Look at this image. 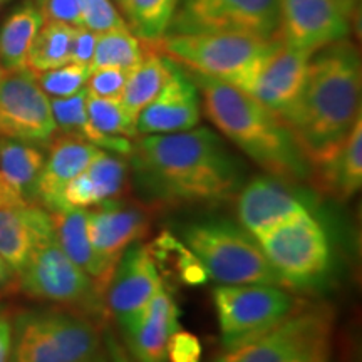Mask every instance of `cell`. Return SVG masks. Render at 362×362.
<instances>
[{"label":"cell","instance_id":"cell-1","mask_svg":"<svg viewBox=\"0 0 362 362\" xmlns=\"http://www.w3.org/2000/svg\"><path fill=\"white\" fill-rule=\"evenodd\" d=\"M129 160L139 189L161 205H218L243 185L240 161L203 126L138 136Z\"/></svg>","mask_w":362,"mask_h":362},{"label":"cell","instance_id":"cell-2","mask_svg":"<svg viewBox=\"0 0 362 362\" xmlns=\"http://www.w3.org/2000/svg\"><path fill=\"white\" fill-rule=\"evenodd\" d=\"M362 69L359 51L344 39L317 51L296 103L284 112L310 171L339 151L361 117Z\"/></svg>","mask_w":362,"mask_h":362},{"label":"cell","instance_id":"cell-3","mask_svg":"<svg viewBox=\"0 0 362 362\" xmlns=\"http://www.w3.org/2000/svg\"><path fill=\"white\" fill-rule=\"evenodd\" d=\"M188 74L198 86L202 110L210 123L262 170L285 183L310 178L304 153L277 112L232 84Z\"/></svg>","mask_w":362,"mask_h":362},{"label":"cell","instance_id":"cell-4","mask_svg":"<svg viewBox=\"0 0 362 362\" xmlns=\"http://www.w3.org/2000/svg\"><path fill=\"white\" fill-rule=\"evenodd\" d=\"M185 245L205 267L208 279L220 285H282L259 240L228 220H202L183 228Z\"/></svg>","mask_w":362,"mask_h":362},{"label":"cell","instance_id":"cell-5","mask_svg":"<svg viewBox=\"0 0 362 362\" xmlns=\"http://www.w3.org/2000/svg\"><path fill=\"white\" fill-rule=\"evenodd\" d=\"M103 330L84 315L25 312L12 324L8 362H94L104 354Z\"/></svg>","mask_w":362,"mask_h":362},{"label":"cell","instance_id":"cell-6","mask_svg":"<svg viewBox=\"0 0 362 362\" xmlns=\"http://www.w3.org/2000/svg\"><path fill=\"white\" fill-rule=\"evenodd\" d=\"M274 42L275 39L264 40L252 35L211 33L165 34L155 42L146 44L192 74L238 86Z\"/></svg>","mask_w":362,"mask_h":362},{"label":"cell","instance_id":"cell-7","mask_svg":"<svg viewBox=\"0 0 362 362\" xmlns=\"http://www.w3.org/2000/svg\"><path fill=\"white\" fill-rule=\"evenodd\" d=\"M214 304L225 352L262 337L302 309L287 287L267 284L218 285Z\"/></svg>","mask_w":362,"mask_h":362},{"label":"cell","instance_id":"cell-8","mask_svg":"<svg viewBox=\"0 0 362 362\" xmlns=\"http://www.w3.org/2000/svg\"><path fill=\"white\" fill-rule=\"evenodd\" d=\"M16 277L27 296L40 300L93 312H99L104 305V296L96 284L59 247L52 225L39 235Z\"/></svg>","mask_w":362,"mask_h":362},{"label":"cell","instance_id":"cell-9","mask_svg":"<svg viewBox=\"0 0 362 362\" xmlns=\"http://www.w3.org/2000/svg\"><path fill=\"white\" fill-rule=\"evenodd\" d=\"M257 240L269 264L288 287L312 285L327 274V233L309 211L282 221Z\"/></svg>","mask_w":362,"mask_h":362},{"label":"cell","instance_id":"cell-10","mask_svg":"<svg viewBox=\"0 0 362 362\" xmlns=\"http://www.w3.org/2000/svg\"><path fill=\"white\" fill-rule=\"evenodd\" d=\"M279 0H180L166 34L228 33L274 40Z\"/></svg>","mask_w":362,"mask_h":362},{"label":"cell","instance_id":"cell-11","mask_svg":"<svg viewBox=\"0 0 362 362\" xmlns=\"http://www.w3.org/2000/svg\"><path fill=\"white\" fill-rule=\"evenodd\" d=\"M330 332L332 314L327 307H302L270 332L226 351L215 362H309L330 349Z\"/></svg>","mask_w":362,"mask_h":362},{"label":"cell","instance_id":"cell-12","mask_svg":"<svg viewBox=\"0 0 362 362\" xmlns=\"http://www.w3.org/2000/svg\"><path fill=\"white\" fill-rule=\"evenodd\" d=\"M57 128L51 99L30 69L6 71L0 81V136L25 143H51Z\"/></svg>","mask_w":362,"mask_h":362},{"label":"cell","instance_id":"cell-13","mask_svg":"<svg viewBox=\"0 0 362 362\" xmlns=\"http://www.w3.org/2000/svg\"><path fill=\"white\" fill-rule=\"evenodd\" d=\"M314 54L288 47L275 39L272 47L235 88L245 90L270 111L282 116L304 88Z\"/></svg>","mask_w":362,"mask_h":362},{"label":"cell","instance_id":"cell-14","mask_svg":"<svg viewBox=\"0 0 362 362\" xmlns=\"http://www.w3.org/2000/svg\"><path fill=\"white\" fill-rule=\"evenodd\" d=\"M351 21L334 0H279V29L275 39L315 54L327 45L347 39Z\"/></svg>","mask_w":362,"mask_h":362},{"label":"cell","instance_id":"cell-15","mask_svg":"<svg viewBox=\"0 0 362 362\" xmlns=\"http://www.w3.org/2000/svg\"><path fill=\"white\" fill-rule=\"evenodd\" d=\"M151 226V214L141 203L112 198L88 210V230L94 252L116 269L121 255L141 242Z\"/></svg>","mask_w":362,"mask_h":362},{"label":"cell","instance_id":"cell-16","mask_svg":"<svg viewBox=\"0 0 362 362\" xmlns=\"http://www.w3.org/2000/svg\"><path fill=\"white\" fill-rule=\"evenodd\" d=\"M163 287L165 280L148 245L133 243L116 264L104 293V305L121 320L141 310Z\"/></svg>","mask_w":362,"mask_h":362},{"label":"cell","instance_id":"cell-17","mask_svg":"<svg viewBox=\"0 0 362 362\" xmlns=\"http://www.w3.org/2000/svg\"><path fill=\"white\" fill-rule=\"evenodd\" d=\"M202 98L192 76L173 62L170 79L136 119L138 136L180 133L202 121Z\"/></svg>","mask_w":362,"mask_h":362},{"label":"cell","instance_id":"cell-18","mask_svg":"<svg viewBox=\"0 0 362 362\" xmlns=\"http://www.w3.org/2000/svg\"><path fill=\"white\" fill-rule=\"evenodd\" d=\"M238 223L252 237L259 238L282 221L305 214V203L274 176H257L243 183L235 194Z\"/></svg>","mask_w":362,"mask_h":362},{"label":"cell","instance_id":"cell-19","mask_svg":"<svg viewBox=\"0 0 362 362\" xmlns=\"http://www.w3.org/2000/svg\"><path fill=\"white\" fill-rule=\"evenodd\" d=\"M117 322L136 362H166V346L180 329V310L165 285L141 310Z\"/></svg>","mask_w":362,"mask_h":362},{"label":"cell","instance_id":"cell-20","mask_svg":"<svg viewBox=\"0 0 362 362\" xmlns=\"http://www.w3.org/2000/svg\"><path fill=\"white\" fill-rule=\"evenodd\" d=\"M98 151V146L76 136L52 138L35 185V203L49 214L62 210L61 194L67 183L88 168Z\"/></svg>","mask_w":362,"mask_h":362},{"label":"cell","instance_id":"cell-21","mask_svg":"<svg viewBox=\"0 0 362 362\" xmlns=\"http://www.w3.org/2000/svg\"><path fill=\"white\" fill-rule=\"evenodd\" d=\"M128 181V161L123 156L99 149L83 173L71 180L61 194L62 210H89L101 203L119 198Z\"/></svg>","mask_w":362,"mask_h":362},{"label":"cell","instance_id":"cell-22","mask_svg":"<svg viewBox=\"0 0 362 362\" xmlns=\"http://www.w3.org/2000/svg\"><path fill=\"white\" fill-rule=\"evenodd\" d=\"M44 160L33 143L0 139V206L37 205L35 185Z\"/></svg>","mask_w":362,"mask_h":362},{"label":"cell","instance_id":"cell-23","mask_svg":"<svg viewBox=\"0 0 362 362\" xmlns=\"http://www.w3.org/2000/svg\"><path fill=\"white\" fill-rule=\"evenodd\" d=\"M51 220L59 247L69 259L96 284L99 292L106 293L115 269L104 262L94 252L88 230V210L67 208V210L52 211Z\"/></svg>","mask_w":362,"mask_h":362},{"label":"cell","instance_id":"cell-24","mask_svg":"<svg viewBox=\"0 0 362 362\" xmlns=\"http://www.w3.org/2000/svg\"><path fill=\"white\" fill-rule=\"evenodd\" d=\"M52 225L51 215L39 205L0 206V257L19 274L39 235Z\"/></svg>","mask_w":362,"mask_h":362},{"label":"cell","instance_id":"cell-25","mask_svg":"<svg viewBox=\"0 0 362 362\" xmlns=\"http://www.w3.org/2000/svg\"><path fill=\"white\" fill-rule=\"evenodd\" d=\"M315 183L339 202L349 200L362 185V117L347 134L346 141L327 163L314 170Z\"/></svg>","mask_w":362,"mask_h":362},{"label":"cell","instance_id":"cell-26","mask_svg":"<svg viewBox=\"0 0 362 362\" xmlns=\"http://www.w3.org/2000/svg\"><path fill=\"white\" fill-rule=\"evenodd\" d=\"M86 96H88V90L84 88L79 93L67 98H49L57 131L84 139V141L94 144L103 151L129 158L133 153L134 139L107 136L94 128L89 121L88 111H86Z\"/></svg>","mask_w":362,"mask_h":362},{"label":"cell","instance_id":"cell-27","mask_svg":"<svg viewBox=\"0 0 362 362\" xmlns=\"http://www.w3.org/2000/svg\"><path fill=\"white\" fill-rule=\"evenodd\" d=\"M171 71H173V62L146 44V52L141 61L133 69H129L119 98L134 121L138 119L139 112L158 96L163 86L170 79Z\"/></svg>","mask_w":362,"mask_h":362},{"label":"cell","instance_id":"cell-28","mask_svg":"<svg viewBox=\"0 0 362 362\" xmlns=\"http://www.w3.org/2000/svg\"><path fill=\"white\" fill-rule=\"evenodd\" d=\"M42 24V12L34 4H24L4 21L0 27V66L4 69H25L30 47Z\"/></svg>","mask_w":362,"mask_h":362},{"label":"cell","instance_id":"cell-29","mask_svg":"<svg viewBox=\"0 0 362 362\" xmlns=\"http://www.w3.org/2000/svg\"><path fill=\"white\" fill-rule=\"evenodd\" d=\"M146 52V44L136 35L128 24L112 27V29L96 33L93 61L89 71L101 67H117V69H133Z\"/></svg>","mask_w":362,"mask_h":362},{"label":"cell","instance_id":"cell-30","mask_svg":"<svg viewBox=\"0 0 362 362\" xmlns=\"http://www.w3.org/2000/svg\"><path fill=\"white\" fill-rule=\"evenodd\" d=\"M74 30V25L44 21L27 57V69L42 72L71 62V44Z\"/></svg>","mask_w":362,"mask_h":362},{"label":"cell","instance_id":"cell-31","mask_svg":"<svg viewBox=\"0 0 362 362\" xmlns=\"http://www.w3.org/2000/svg\"><path fill=\"white\" fill-rule=\"evenodd\" d=\"M180 0H124L131 30L144 42H155L168 30Z\"/></svg>","mask_w":362,"mask_h":362},{"label":"cell","instance_id":"cell-32","mask_svg":"<svg viewBox=\"0 0 362 362\" xmlns=\"http://www.w3.org/2000/svg\"><path fill=\"white\" fill-rule=\"evenodd\" d=\"M148 248L156 265L166 264V262L173 264L176 275L185 285L194 287V285H203L208 280V274L202 262L185 243L176 240L171 233H161L151 245H148Z\"/></svg>","mask_w":362,"mask_h":362},{"label":"cell","instance_id":"cell-33","mask_svg":"<svg viewBox=\"0 0 362 362\" xmlns=\"http://www.w3.org/2000/svg\"><path fill=\"white\" fill-rule=\"evenodd\" d=\"M86 111H88L90 123L101 133L117 136V138H138L136 121L126 111L119 98H98L88 93Z\"/></svg>","mask_w":362,"mask_h":362},{"label":"cell","instance_id":"cell-34","mask_svg":"<svg viewBox=\"0 0 362 362\" xmlns=\"http://www.w3.org/2000/svg\"><path fill=\"white\" fill-rule=\"evenodd\" d=\"M34 74L40 89L49 98H67L86 88L90 71L88 66L67 62L56 69L34 72Z\"/></svg>","mask_w":362,"mask_h":362},{"label":"cell","instance_id":"cell-35","mask_svg":"<svg viewBox=\"0 0 362 362\" xmlns=\"http://www.w3.org/2000/svg\"><path fill=\"white\" fill-rule=\"evenodd\" d=\"M79 4L83 8L84 27H88L93 33H103V30L126 24L111 0H79Z\"/></svg>","mask_w":362,"mask_h":362},{"label":"cell","instance_id":"cell-36","mask_svg":"<svg viewBox=\"0 0 362 362\" xmlns=\"http://www.w3.org/2000/svg\"><path fill=\"white\" fill-rule=\"evenodd\" d=\"M128 72L129 71L117 69V67H101V69L90 71L86 89L89 94L98 98H121Z\"/></svg>","mask_w":362,"mask_h":362},{"label":"cell","instance_id":"cell-37","mask_svg":"<svg viewBox=\"0 0 362 362\" xmlns=\"http://www.w3.org/2000/svg\"><path fill=\"white\" fill-rule=\"evenodd\" d=\"M202 354V342L194 334L181 329L171 334L166 346V362H200Z\"/></svg>","mask_w":362,"mask_h":362},{"label":"cell","instance_id":"cell-38","mask_svg":"<svg viewBox=\"0 0 362 362\" xmlns=\"http://www.w3.org/2000/svg\"><path fill=\"white\" fill-rule=\"evenodd\" d=\"M40 12H42L44 21L62 22V24L74 27L84 25L79 0H44L40 4Z\"/></svg>","mask_w":362,"mask_h":362},{"label":"cell","instance_id":"cell-39","mask_svg":"<svg viewBox=\"0 0 362 362\" xmlns=\"http://www.w3.org/2000/svg\"><path fill=\"white\" fill-rule=\"evenodd\" d=\"M94 45H96V33H93L84 25L76 27L71 44V62L89 67L90 61H93Z\"/></svg>","mask_w":362,"mask_h":362},{"label":"cell","instance_id":"cell-40","mask_svg":"<svg viewBox=\"0 0 362 362\" xmlns=\"http://www.w3.org/2000/svg\"><path fill=\"white\" fill-rule=\"evenodd\" d=\"M103 341L107 362H136L134 357L129 354V351L126 349L124 344L119 341V337L116 336L111 327H104Z\"/></svg>","mask_w":362,"mask_h":362},{"label":"cell","instance_id":"cell-41","mask_svg":"<svg viewBox=\"0 0 362 362\" xmlns=\"http://www.w3.org/2000/svg\"><path fill=\"white\" fill-rule=\"evenodd\" d=\"M12 351V320L0 314V362L11 361Z\"/></svg>","mask_w":362,"mask_h":362},{"label":"cell","instance_id":"cell-42","mask_svg":"<svg viewBox=\"0 0 362 362\" xmlns=\"http://www.w3.org/2000/svg\"><path fill=\"white\" fill-rule=\"evenodd\" d=\"M334 4H336L339 11H341L349 21H352L357 7H359V0H334Z\"/></svg>","mask_w":362,"mask_h":362},{"label":"cell","instance_id":"cell-43","mask_svg":"<svg viewBox=\"0 0 362 362\" xmlns=\"http://www.w3.org/2000/svg\"><path fill=\"white\" fill-rule=\"evenodd\" d=\"M13 279H16L13 270L6 264V260L0 257V287H7L8 284L13 282Z\"/></svg>","mask_w":362,"mask_h":362},{"label":"cell","instance_id":"cell-44","mask_svg":"<svg viewBox=\"0 0 362 362\" xmlns=\"http://www.w3.org/2000/svg\"><path fill=\"white\" fill-rule=\"evenodd\" d=\"M329 361H330V349H325L320 352V354L312 357L309 362H329Z\"/></svg>","mask_w":362,"mask_h":362},{"label":"cell","instance_id":"cell-45","mask_svg":"<svg viewBox=\"0 0 362 362\" xmlns=\"http://www.w3.org/2000/svg\"><path fill=\"white\" fill-rule=\"evenodd\" d=\"M94 362H107V357H106V351H104V354H103V356H99V357H98V359H96V361H94Z\"/></svg>","mask_w":362,"mask_h":362},{"label":"cell","instance_id":"cell-46","mask_svg":"<svg viewBox=\"0 0 362 362\" xmlns=\"http://www.w3.org/2000/svg\"><path fill=\"white\" fill-rule=\"evenodd\" d=\"M4 74H6V69H4L2 66H0V81H2V78H4Z\"/></svg>","mask_w":362,"mask_h":362},{"label":"cell","instance_id":"cell-47","mask_svg":"<svg viewBox=\"0 0 362 362\" xmlns=\"http://www.w3.org/2000/svg\"><path fill=\"white\" fill-rule=\"evenodd\" d=\"M8 2V0H0V8H2L4 6H6V4Z\"/></svg>","mask_w":362,"mask_h":362},{"label":"cell","instance_id":"cell-48","mask_svg":"<svg viewBox=\"0 0 362 362\" xmlns=\"http://www.w3.org/2000/svg\"><path fill=\"white\" fill-rule=\"evenodd\" d=\"M116 2H117V4H119V6H121V7H123V4H124V0H116Z\"/></svg>","mask_w":362,"mask_h":362},{"label":"cell","instance_id":"cell-49","mask_svg":"<svg viewBox=\"0 0 362 362\" xmlns=\"http://www.w3.org/2000/svg\"><path fill=\"white\" fill-rule=\"evenodd\" d=\"M37 2H39V4H42V2H44V0H37Z\"/></svg>","mask_w":362,"mask_h":362}]
</instances>
